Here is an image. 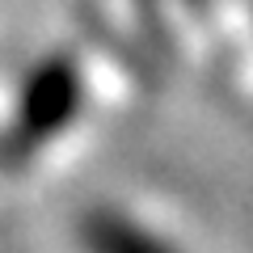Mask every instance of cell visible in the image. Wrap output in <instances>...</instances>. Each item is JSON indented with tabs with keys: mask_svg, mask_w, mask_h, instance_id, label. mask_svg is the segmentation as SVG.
<instances>
[{
	"mask_svg": "<svg viewBox=\"0 0 253 253\" xmlns=\"http://www.w3.org/2000/svg\"><path fill=\"white\" fill-rule=\"evenodd\" d=\"M81 241H84L89 253H173L169 245L156 241L152 232H144L139 224H126L123 215H110V211L89 215Z\"/></svg>",
	"mask_w": 253,
	"mask_h": 253,
	"instance_id": "cell-1",
	"label": "cell"
}]
</instances>
